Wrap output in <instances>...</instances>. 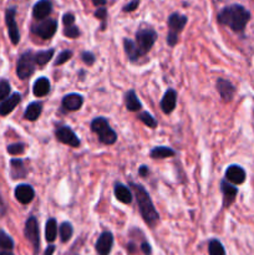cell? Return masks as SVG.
Returning a JSON list of instances; mask_svg holds the SVG:
<instances>
[{"instance_id": "1", "label": "cell", "mask_w": 254, "mask_h": 255, "mask_svg": "<svg viewBox=\"0 0 254 255\" xmlns=\"http://www.w3.org/2000/svg\"><path fill=\"white\" fill-rule=\"evenodd\" d=\"M251 20V12L239 4L228 5L218 14L219 24L231 27L233 31L242 32Z\"/></svg>"}, {"instance_id": "2", "label": "cell", "mask_w": 254, "mask_h": 255, "mask_svg": "<svg viewBox=\"0 0 254 255\" xmlns=\"http://www.w3.org/2000/svg\"><path fill=\"white\" fill-rule=\"evenodd\" d=\"M132 189L134 191V196H136L137 203H138L139 213H141L143 221L148 224L149 227L153 228L157 224V222L159 221L158 212L156 211V208L153 207L151 198H149V194L141 184L137 183H131Z\"/></svg>"}, {"instance_id": "3", "label": "cell", "mask_w": 254, "mask_h": 255, "mask_svg": "<svg viewBox=\"0 0 254 255\" xmlns=\"http://www.w3.org/2000/svg\"><path fill=\"white\" fill-rule=\"evenodd\" d=\"M91 129L99 134V139L105 144H114L117 141V134L110 127L109 121L104 117H96L91 122Z\"/></svg>"}, {"instance_id": "4", "label": "cell", "mask_w": 254, "mask_h": 255, "mask_svg": "<svg viewBox=\"0 0 254 255\" xmlns=\"http://www.w3.org/2000/svg\"><path fill=\"white\" fill-rule=\"evenodd\" d=\"M157 40V32L154 31L152 27H141L138 31L136 32V44L137 49H138V52L141 56L148 54L151 47L153 46L154 42Z\"/></svg>"}, {"instance_id": "5", "label": "cell", "mask_w": 254, "mask_h": 255, "mask_svg": "<svg viewBox=\"0 0 254 255\" xmlns=\"http://www.w3.org/2000/svg\"><path fill=\"white\" fill-rule=\"evenodd\" d=\"M187 24L186 15H181L178 12H173L168 17V35H167V42L169 46H174L178 41V36L183 30L184 25Z\"/></svg>"}, {"instance_id": "6", "label": "cell", "mask_w": 254, "mask_h": 255, "mask_svg": "<svg viewBox=\"0 0 254 255\" xmlns=\"http://www.w3.org/2000/svg\"><path fill=\"white\" fill-rule=\"evenodd\" d=\"M35 54L32 51H26L19 57L16 65V74L21 80L31 76L35 71Z\"/></svg>"}, {"instance_id": "7", "label": "cell", "mask_w": 254, "mask_h": 255, "mask_svg": "<svg viewBox=\"0 0 254 255\" xmlns=\"http://www.w3.org/2000/svg\"><path fill=\"white\" fill-rule=\"evenodd\" d=\"M24 233L27 241L31 243L32 247H34L35 254L39 253V248H40L39 223H37V219L35 218V217H30V218L27 219L26 223H25Z\"/></svg>"}, {"instance_id": "8", "label": "cell", "mask_w": 254, "mask_h": 255, "mask_svg": "<svg viewBox=\"0 0 254 255\" xmlns=\"http://www.w3.org/2000/svg\"><path fill=\"white\" fill-rule=\"evenodd\" d=\"M15 14H16V9L15 7H9L5 12V22L7 26V32H9V37L14 45L19 44L20 41V32L17 29L16 20H15Z\"/></svg>"}, {"instance_id": "9", "label": "cell", "mask_w": 254, "mask_h": 255, "mask_svg": "<svg viewBox=\"0 0 254 255\" xmlns=\"http://www.w3.org/2000/svg\"><path fill=\"white\" fill-rule=\"evenodd\" d=\"M55 136H56L57 141L61 142V143L69 144V146L75 147V148L80 146L79 137L69 126L57 127L56 131H55Z\"/></svg>"}, {"instance_id": "10", "label": "cell", "mask_w": 254, "mask_h": 255, "mask_svg": "<svg viewBox=\"0 0 254 255\" xmlns=\"http://www.w3.org/2000/svg\"><path fill=\"white\" fill-rule=\"evenodd\" d=\"M57 29V22L54 19H44L40 24L35 25L32 27V31L37 35V36L42 37V39H50L55 35Z\"/></svg>"}, {"instance_id": "11", "label": "cell", "mask_w": 254, "mask_h": 255, "mask_svg": "<svg viewBox=\"0 0 254 255\" xmlns=\"http://www.w3.org/2000/svg\"><path fill=\"white\" fill-rule=\"evenodd\" d=\"M114 246V236L111 232H104L96 242V252L99 255H110Z\"/></svg>"}, {"instance_id": "12", "label": "cell", "mask_w": 254, "mask_h": 255, "mask_svg": "<svg viewBox=\"0 0 254 255\" xmlns=\"http://www.w3.org/2000/svg\"><path fill=\"white\" fill-rule=\"evenodd\" d=\"M217 90H218L219 95L223 99V101L226 102L232 101L234 94H236V87H234V85L229 80L226 79L217 80Z\"/></svg>"}, {"instance_id": "13", "label": "cell", "mask_w": 254, "mask_h": 255, "mask_svg": "<svg viewBox=\"0 0 254 255\" xmlns=\"http://www.w3.org/2000/svg\"><path fill=\"white\" fill-rule=\"evenodd\" d=\"M226 178L233 184H242L246 181V171L238 164H232L227 168Z\"/></svg>"}, {"instance_id": "14", "label": "cell", "mask_w": 254, "mask_h": 255, "mask_svg": "<svg viewBox=\"0 0 254 255\" xmlns=\"http://www.w3.org/2000/svg\"><path fill=\"white\" fill-rule=\"evenodd\" d=\"M52 4L50 0H39L32 7V16L36 20H44L51 14Z\"/></svg>"}, {"instance_id": "15", "label": "cell", "mask_w": 254, "mask_h": 255, "mask_svg": "<svg viewBox=\"0 0 254 255\" xmlns=\"http://www.w3.org/2000/svg\"><path fill=\"white\" fill-rule=\"evenodd\" d=\"M35 192L34 188L29 184H19L15 188V198L21 204H29L34 199Z\"/></svg>"}, {"instance_id": "16", "label": "cell", "mask_w": 254, "mask_h": 255, "mask_svg": "<svg viewBox=\"0 0 254 255\" xmlns=\"http://www.w3.org/2000/svg\"><path fill=\"white\" fill-rule=\"evenodd\" d=\"M221 189L222 193H223V207L224 208H229V206L236 201V197L238 194V188L234 187L233 184L228 183L227 181H222Z\"/></svg>"}, {"instance_id": "17", "label": "cell", "mask_w": 254, "mask_h": 255, "mask_svg": "<svg viewBox=\"0 0 254 255\" xmlns=\"http://www.w3.org/2000/svg\"><path fill=\"white\" fill-rule=\"evenodd\" d=\"M21 101V96L20 94H12L11 96H7L6 99L2 100L0 102V116H6L10 112H12V110L17 106Z\"/></svg>"}, {"instance_id": "18", "label": "cell", "mask_w": 254, "mask_h": 255, "mask_svg": "<svg viewBox=\"0 0 254 255\" xmlns=\"http://www.w3.org/2000/svg\"><path fill=\"white\" fill-rule=\"evenodd\" d=\"M177 104V94L174 90H167L166 94L163 95L161 100V109L164 114H171L176 109Z\"/></svg>"}, {"instance_id": "19", "label": "cell", "mask_w": 254, "mask_h": 255, "mask_svg": "<svg viewBox=\"0 0 254 255\" xmlns=\"http://www.w3.org/2000/svg\"><path fill=\"white\" fill-rule=\"evenodd\" d=\"M82 104H84V99L79 94H69L62 99V107L67 111H77L81 109Z\"/></svg>"}, {"instance_id": "20", "label": "cell", "mask_w": 254, "mask_h": 255, "mask_svg": "<svg viewBox=\"0 0 254 255\" xmlns=\"http://www.w3.org/2000/svg\"><path fill=\"white\" fill-rule=\"evenodd\" d=\"M115 197H116L117 201H120L121 203L129 204L132 202V193L128 189V187H126L122 183H116L115 184L114 189Z\"/></svg>"}, {"instance_id": "21", "label": "cell", "mask_w": 254, "mask_h": 255, "mask_svg": "<svg viewBox=\"0 0 254 255\" xmlns=\"http://www.w3.org/2000/svg\"><path fill=\"white\" fill-rule=\"evenodd\" d=\"M125 104H126V109L131 112H136L138 110H141L142 105L139 102L138 97H137L136 92L133 90H129L125 95Z\"/></svg>"}, {"instance_id": "22", "label": "cell", "mask_w": 254, "mask_h": 255, "mask_svg": "<svg viewBox=\"0 0 254 255\" xmlns=\"http://www.w3.org/2000/svg\"><path fill=\"white\" fill-rule=\"evenodd\" d=\"M50 91V81L46 77H40L35 81L34 87H32V92L36 97H42L45 95L49 94Z\"/></svg>"}, {"instance_id": "23", "label": "cell", "mask_w": 254, "mask_h": 255, "mask_svg": "<svg viewBox=\"0 0 254 255\" xmlns=\"http://www.w3.org/2000/svg\"><path fill=\"white\" fill-rule=\"evenodd\" d=\"M42 112V104L41 102H32L26 107L24 112V117L27 121H36Z\"/></svg>"}, {"instance_id": "24", "label": "cell", "mask_w": 254, "mask_h": 255, "mask_svg": "<svg viewBox=\"0 0 254 255\" xmlns=\"http://www.w3.org/2000/svg\"><path fill=\"white\" fill-rule=\"evenodd\" d=\"M10 166H11V177L14 179L19 178H25L27 171L24 167V162L19 158H14L10 162Z\"/></svg>"}, {"instance_id": "25", "label": "cell", "mask_w": 254, "mask_h": 255, "mask_svg": "<svg viewBox=\"0 0 254 255\" xmlns=\"http://www.w3.org/2000/svg\"><path fill=\"white\" fill-rule=\"evenodd\" d=\"M124 46H125V52H126V55H127V57H128L129 61H132V62L137 61V60L141 57V55H139L138 49H137L134 41H132V40H129V39H125Z\"/></svg>"}, {"instance_id": "26", "label": "cell", "mask_w": 254, "mask_h": 255, "mask_svg": "<svg viewBox=\"0 0 254 255\" xmlns=\"http://www.w3.org/2000/svg\"><path fill=\"white\" fill-rule=\"evenodd\" d=\"M152 158L154 159H163V158H168V157H173L176 154V152L173 151L169 147H164V146H158L154 147V148L151 149L149 152Z\"/></svg>"}, {"instance_id": "27", "label": "cell", "mask_w": 254, "mask_h": 255, "mask_svg": "<svg viewBox=\"0 0 254 255\" xmlns=\"http://www.w3.org/2000/svg\"><path fill=\"white\" fill-rule=\"evenodd\" d=\"M57 236V224L56 221L54 218H50L46 222V226H45V238L47 242L52 243V242L56 239Z\"/></svg>"}, {"instance_id": "28", "label": "cell", "mask_w": 254, "mask_h": 255, "mask_svg": "<svg viewBox=\"0 0 254 255\" xmlns=\"http://www.w3.org/2000/svg\"><path fill=\"white\" fill-rule=\"evenodd\" d=\"M54 49H50V50H45V51H39L35 54V61L39 66H44L46 65L47 62L51 60V57L54 56Z\"/></svg>"}, {"instance_id": "29", "label": "cell", "mask_w": 254, "mask_h": 255, "mask_svg": "<svg viewBox=\"0 0 254 255\" xmlns=\"http://www.w3.org/2000/svg\"><path fill=\"white\" fill-rule=\"evenodd\" d=\"M60 239L61 242H69L71 239L72 233H74V229H72V226L69 223V222H64V223L60 226Z\"/></svg>"}, {"instance_id": "30", "label": "cell", "mask_w": 254, "mask_h": 255, "mask_svg": "<svg viewBox=\"0 0 254 255\" xmlns=\"http://www.w3.org/2000/svg\"><path fill=\"white\" fill-rule=\"evenodd\" d=\"M208 252L209 255H227L224 247L218 239H212L208 244Z\"/></svg>"}, {"instance_id": "31", "label": "cell", "mask_w": 254, "mask_h": 255, "mask_svg": "<svg viewBox=\"0 0 254 255\" xmlns=\"http://www.w3.org/2000/svg\"><path fill=\"white\" fill-rule=\"evenodd\" d=\"M12 248H14V241L4 231L0 229V249H2V251H11Z\"/></svg>"}, {"instance_id": "32", "label": "cell", "mask_w": 254, "mask_h": 255, "mask_svg": "<svg viewBox=\"0 0 254 255\" xmlns=\"http://www.w3.org/2000/svg\"><path fill=\"white\" fill-rule=\"evenodd\" d=\"M137 117H138L139 121L143 122L147 127H151V128H156L157 127V121L154 120V117L152 116L151 114H148V112H141Z\"/></svg>"}, {"instance_id": "33", "label": "cell", "mask_w": 254, "mask_h": 255, "mask_svg": "<svg viewBox=\"0 0 254 255\" xmlns=\"http://www.w3.org/2000/svg\"><path fill=\"white\" fill-rule=\"evenodd\" d=\"M10 94V84L7 80H0V101L6 99Z\"/></svg>"}, {"instance_id": "34", "label": "cell", "mask_w": 254, "mask_h": 255, "mask_svg": "<svg viewBox=\"0 0 254 255\" xmlns=\"http://www.w3.org/2000/svg\"><path fill=\"white\" fill-rule=\"evenodd\" d=\"M72 57V51L71 50H65V51H62L61 54L57 56V59L55 60V66H59V65H62L65 64L66 61H69L70 59Z\"/></svg>"}, {"instance_id": "35", "label": "cell", "mask_w": 254, "mask_h": 255, "mask_svg": "<svg viewBox=\"0 0 254 255\" xmlns=\"http://www.w3.org/2000/svg\"><path fill=\"white\" fill-rule=\"evenodd\" d=\"M25 151V144L24 143H12L7 146V152L12 156H19L22 152Z\"/></svg>"}, {"instance_id": "36", "label": "cell", "mask_w": 254, "mask_h": 255, "mask_svg": "<svg viewBox=\"0 0 254 255\" xmlns=\"http://www.w3.org/2000/svg\"><path fill=\"white\" fill-rule=\"evenodd\" d=\"M64 35L67 37H71V39H76L80 35V30L76 25H70V26L64 27Z\"/></svg>"}, {"instance_id": "37", "label": "cell", "mask_w": 254, "mask_h": 255, "mask_svg": "<svg viewBox=\"0 0 254 255\" xmlns=\"http://www.w3.org/2000/svg\"><path fill=\"white\" fill-rule=\"evenodd\" d=\"M95 16H96L97 19L101 20V21H102L101 29L104 30L105 29V20H106V17H107V10L105 9V7H99V9L95 11Z\"/></svg>"}, {"instance_id": "38", "label": "cell", "mask_w": 254, "mask_h": 255, "mask_svg": "<svg viewBox=\"0 0 254 255\" xmlns=\"http://www.w3.org/2000/svg\"><path fill=\"white\" fill-rule=\"evenodd\" d=\"M81 57H82V61H84L85 64L89 65V66L95 62V55L92 54V52H90V51H84V52H82Z\"/></svg>"}, {"instance_id": "39", "label": "cell", "mask_w": 254, "mask_h": 255, "mask_svg": "<svg viewBox=\"0 0 254 255\" xmlns=\"http://www.w3.org/2000/svg\"><path fill=\"white\" fill-rule=\"evenodd\" d=\"M139 1H141V0H131V1H129L128 4L125 5V6H124V11L125 12L134 11V10H136L137 7H138Z\"/></svg>"}, {"instance_id": "40", "label": "cell", "mask_w": 254, "mask_h": 255, "mask_svg": "<svg viewBox=\"0 0 254 255\" xmlns=\"http://www.w3.org/2000/svg\"><path fill=\"white\" fill-rule=\"evenodd\" d=\"M62 22H64V26H70V25H74L75 16L71 14V12H66V14L62 16Z\"/></svg>"}, {"instance_id": "41", "label": "cell", "mask_w": 254, "mask_h": 255, "mask_svg": "<svg viewBox=\"0 0 254 255\" xmlns=\"http://www.w3.org/2000/svg\"><path fill=\"white\" fill-rule=\"evenodd\" d=\"M141 251L143 252L144 255H151L152 253V249H151V246H149L147 242H143V243L141 244Z\"/></svg>"}, {"instance_id": "42", "label": "cell", "mask_w": 254, "mask_h": 255, "mask_svg": "<svg viewBox=\"0 0 254 255\" xmlns=\"http://www.w3.org/2000/svg\"><path fill=\"white\" fill-rule=\"evenodd\" d=\"M148 173H149V169H148V167L147 166H141L139 167V169H138V174L141 177H147L148 176Z\"/></svg>"}, {"instance_id": "43", "label": "cell", "mask_w": 254, "mask_h": 255, "mask_svg": "<svg viewBox=\"0 0 254 255\" xmlns=\"http://www.w3.org/2000/svg\"><path fill=\"white\" fill-rule=\"evenodd\" d=\"M54 252H55V246H49L46 251H45L44 255H52L54 254Z\"/></svg>"}, {"instance_id": "44", "label": "cell", "mask_w": 254, "mask_h": 255, "mask_svg": "<svg viewBox=\"0 0 254 255\" xmlns=\"http://www.w3.org/2000/svg\"><path fill=\"white\" fill-rule=\"evenodd\" d=\"M95 6H104L106 4V0H92Z\"/></svg>"}, {"instance_id": "45", "label": "cell", "mask_w": 254, "mask_h": 255, "mask_svg": "<svg viewBox=\"0 0 254 255\" xmlns=\"http://www.w3.org/2000/svg\"><path fill=\"white\" fill-rule=\"evenodd\" d=\"M127 249H128L129 253L133 254L134 252H136V246H134L133 243H128V246H127Z\"/></svg>"}, {"instance_id": "46", "label": "cell", "mask_w": 254, "mask_h": 255, "mask_svg": "<svg viewBox=\"0 0 254 255\" xmlns=\"http://www.w3.org/2000/svg\"><path fill=\"white\" fill-rule=\"evenodd\" d=\"M0 255H14V254H12L10 251H2V249H0Z\"/></svg>"}]
</instances>
